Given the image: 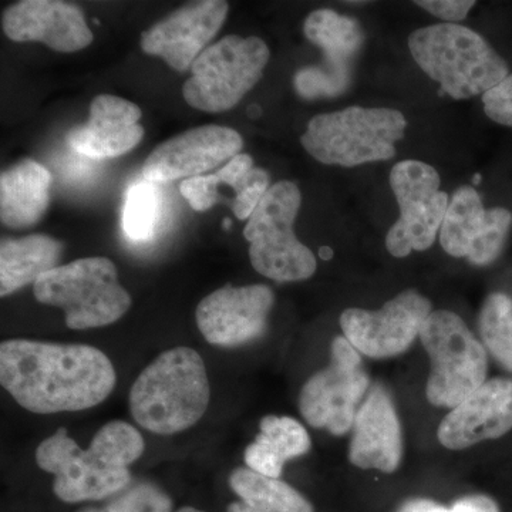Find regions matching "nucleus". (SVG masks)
Segmentation results:
<instances>
[{"instance_id": "obj_31", "label": "nucleus", "mask_w": 512, "mask_h": 512, "mask_svg": "<svg viewBox=\"0 0 512 512\" xmlns=\"http://www.w3.org/2000/svg\"><path fill=\"white\" fill-rule=\"evenodd\" d=\"M421 9L431 15L446 20V23H456L467 18L468 12L476 6L473 0H420L416 2Z\"/></svg>"}, {"instance_id": "obj_5", "label": "nucleus", "mask_w": 512, "mask_h": 512, "mask_svg": "<svg viewBox=\"0 0 512 512\" xmlns=\"http://www.w3.org/2000/svg\"><path fill=\"white\" fill-rule=\"evenodd\" d=\"M406 128L399 110L348 107L313 117L301 141L320 163L356 167L393 158Z\"/></svg>"}, {"instance_id": "obj_26", "label": "nucleus", "mask_w": 512, "mask_h": 512, "mask_svg": "<svg viewBox=\"0 0 512 512\" xmlns=\"http://www.w3.org/2000/svg\"><path fill=\"white\" fill-rule=\"evenodd\" d=\"M229 485L239 501L229 504L227 512H315L313 505L292 485L262 476L248 467L232 471Z\"/></svg>"}, {"instance_id": "obj_10", "label": "nucleus", "mask_w": 512, "mask_h": 512, "mask_svg": "<svg viewBox=\"0 0 512 512\" xmlns=\"http://www.w3.org/2000/svg\"><path fill=\"white\" fill-rule=\"evenodd\" d=\"M370 379L360 353L345 336H336L330 363L313 375L299 396V412L309 426L343 436L352 430Z\"/></svg>"}, {"instance_id": "obj_12", "label": "nucleus", "mask_w": 512, "mask_h": 512, "mask_svg": "<svg viewBox=\"0 0 512 512\" xmlns=\"http://www.w3.org/2000/svg\"><path fill=\"white\" fill-rule=\"evenodd\" d=\"M431 312L429 299L416 291H403L379 311L346 309L340 316V328L360 355L387 359L406 352L420 338Z\"/></svg>"}, {"instance_id": "obj_11", "label": "nucleus", "mask_w": 512, "mask_h": 512, "mask_svg": "<svg viewBox=\"0 0 512 512\" xmlns=\"http://www.w3.org/2000/svg\"><path fill=\"white\" fill-rule=\"evenodd\" d=\"M390 187L400 217L387 232V251L396 258L427 251L440 234L450 204L447 192L440 190L439 173L423 161H402L392 168Z\"/></svg>"}, {"instance_id": "obj_8", "label": "nucleus", "mask_w": 512, "mask_h": 512, "mask_svg": "<svg viewBox=\"0 0 512 512\" xmlns=\"http://www.w3.org/2000/svg\"><path fill=\"white\" fill-rule=\"evenodd\" d=\"M420 340L431 360L426 394L433 406L454 409L487 382L484 345L457 313L431 312Z\"/></svg>"}, {"instance_id": "obj_3", "label": "nucleus", "mask_w": 512, "mask_h": 512, "mask_svg": "<svg viewBox=\"0 0 512 512\" xmlns=\"http://www.w3.org/2000/svg\"><path fill=\"white\" fill-rule=\"evenodd\" d=\"M210 380L202 357L191 348L157 356L130 390V412L138 426L170 436L191 429L207 412Z\"/></svg>"}, {"instance_id": "obj_24", "label": "nucleus", "mask_w": 512, "mask_h": 512, "mask_svg": "<svg viewBox=\"0 0 512 512\" xmlns=\"http://www.w3.org/2000/svg\"><path fill=\"white\" fill-rule=\"evenodd\" d=\"M311 447V437L298 420L265 416L254 443L245 450V463L262 476L279 478L289 460L303 456Z\"/></svg>"}, {"instance_id": "obj_9", "label": "nucleus", "mask_w": 512, "mask_h": 512, "mask_svg": "<svg viewBox=\"0 0 512 512\" xmlns=\"http://www.w3.org/2000/svg\"><path fill=\"white\" fill-rule=\"evenodd\" d=\"M268 62V46L259 37H224L192 63L184 99L207 113L232 109L261 80Z\"/></svg>"}, {"instance_id": "obj_13", "label": "nucleus", "mask_w": 512, "mask_h": 512, "mask_svg": "<svg viewBox=\"0 0 512 512\" xmlns=\"http://www.w3.org/2000/svg\"><path fill=\"white\" fill-rule=\"evenodd\" d=\"M512 224L505 208L485 210L473 187H461L448 204L440 229V244L448 255L467 258L471 264H493L503 252Z\"/></svg>"}, {"instance_id": "obj_29", "label": "nucleus", "mask_w": 512, "mask_h": 512, "mask_svg": "<svg viewBox=\"0 0 512 512\" xmlns=\"http://www.w3.org/2000/svg\"><path fill=\"white\" fill-rule=\"evenodd\" d=\"M77 512H173V500L157 485L138 483L121 491L107 504L90 505Z\"/></svg>"}, {"instance_id": "obj_19", "label": "nucleus", "mask_w": 512, "mask_h": 512, "mask_svg": "<svg viewBox=\"0 0 512 512\" xmlns=\"http://www.w3.org/2000/svg\"><path fill=\"white\" fill-rule=\"evenodd\" d=\"M3 30L15 42H40L72 53L93 42L82 10L56 0H23L3 13Z\"/></svg>"}, {"instance_id": "obj_14", "label": "nucleus", "mask_w": 512, "mask_h": 512, "mask_svg": "<svg viewBox=\"0 0 512 512\" xmlns=\"http://www.w3.org/2000/svg\"><path fill=\"white\" fill-rule=\"evenodd\" d=\"M303 32L313 45L322 47L326 62L296 74V89L306 99L343 92L349 82L350 60L365 40L359 22L335 10L319 9L306 18Z\"/></svg>"}, {"instance_id": "obj_18", "label": "nucleus", "mask_w": 512, "mask_h": 512, "mask_svg": "<svg viewBox=\"0 0 512 512\" xmlns=\"http://www.w3.org/2000/svg\"><path fill=\"white\" fill-rule=\"evenodd\" d=\"M512 430V379L487 380L441 421L437 437L448 450H463Z\"/></svg>"}, {"instance_id": "obj_17", "label": "nucleus", "mask_w": 512, "mask_h": 512, "mask_svg": "<svg viewBox=\"0 0 512 512\" xmlns=\"http://www.w3.org/2000/svg\"><path fill=\"white\" fill-rule=\"evenodd\" d=\"M227 15V2L192 3L146 30L141 36V47L147 55L163 57L168 66L184 72L217 35Z\"/></svg>"}, {"instance_id": "obj_22", "label": "nucleus", "mask_w": 512, "mask_h": 512, "mask_svg": "<svg viewBox=\"0 0 512 512\" xmlns=\"http://www.w3.org/2000/svg\"><path fill=\"white\" fill-rule=\"evenodd\" d=\"M224 187L234 191L232 208L238 220H247L269 190V174L262 168H255L254 160L248 154H238L218 173L188 178L180 190L192 210L204 212L224 200Z\"/></svg>"}, {"instance_id": "obj_4", "label": "nucleus", "mask_w": 512, "mask_h": 512, "mask_svg": "<svg viewBox=\"0 0 512 512\" xmlns=\"http://www.w3.org/2000/svg\"><path fill=\"white\" fill-rule=\"evenodd\" d=\"M407 43L420 69L456 100L484 96L510 74L503 57L466 26H427L414 30Z\"/></svg>"}, {"instance_id": "obj_25", "label": "nucleus", "mask_w": 512, "mask_h": 512, "mask_svg": "<svg viewBox=\"0 0 512 512\" xmlns=\"http://www.w3.org/2000/svg\"><path fill=\"white\" fill-rule=\"evenodd\" d=\"M62 242L46 235L3 239L0 245V295L8 296L57 268Z\"/></svg>"}, {"instance_id": "obj_27", "label": "nucleus", "mask_w": 512, "mask_h": 512, "mask_svg": "<svg viewBox=\"0 0 512 512\" xmlns=\"http://www.w3.org/2000/svg\"><path fill=\"white\" fill-rule=\"evenodd\" d=\"M484 348L494 359L512 372V299L505 293H491L478 319Z\"/></svg>"}, {"instance_id": "obj_2", "label": "nucleus", "mask_w": 512, "mask_h": 512, "mask_svg": "<svg viewBox=\"0 0 512 512\" xmlns=\"http://www.w3.org/2000/svg\"><path fill=\"white\" fill-rule=\"evenodd\" d=\"M143 436L126 421L104 424L83 450L59 429L37 447V466L53 474V491L64 503L104 500L126 490L128 467L143 456Z\"/></svg>"}, {"instance_id": "obj_34", "label": "nucleus", "mask_w": 512, "mask_h": 512, "mask_svg": "<svg viewBox=\"0 0 512 512\" xmlns=\"http://www.w3.org/2000/svg\"><path fill=\"white\" fill-rule=\"evenodd\" d=\"M330 254H332V252H330V249L328 248H322L320 249V256H322L323 259H329L330 258Z\"/></svg>"}, {"instance_id": "obj_15", "label": "nucleus", "mask_w": 512, "mask_h": 512, "mask_svg": "<svg viewBox=\"0 0 512 512\" xmlns=\"http://www.w3.org/2000/svg\"><path fill=\"white\" fill-rule=\"evenodd\" d=\"M274 302L266 285L224 286L198 303V329L211 345H245L265 332Z\"/></svg>"}, {"instance_id": "obj_20", "label": "nucleus", "mask_w": 512, "mask_h": 512, "mask_svg": "<svg viewBox=\"0 0 512 512\" xmlns=\"http://www.w3.org/2000/svg\"><path fill=\"white\" fill-rule=\"evenodd\" d=\"M402 457V424L392 397L382 386H373L353 423L350 463L362 470L390 474L399 468Z\"/></svg>"}, {"instance_id": "obj_32", "label": "nucleus", "mask_w": 512, "mask_h": 512, "mask_svg": "<svg viewBox=\"0 0 512 512\" xmlns=\"http://www.w3.org/2000/svg\"><path fill=\"white\" fill-rule=\"evenodd\" d=\"M453 512H500V507L488 495H468L451 507Z\"/></svg>"}, {"instance_id": "obj_33", "label": "nucleus", "mask_w": 512, "mask_h": 512, "mask_svg": "<svg viewBox=\"0 0 512 512\" xmlns=\"http://www.w3.org/2000/svg\"><path fill=\"white\" fill-rule=\"evenodd\" d=\"M397 512H453L451 508L444 507L434 501L426 498H416V500L406 501Z\"/></svg>"}, {"instance_id": "obj_7", "label": "nucleus", "mask_w": 512, "mask_h": 512, "mask_svg": "<svg viewBox=\"0 0 512 512\" xmlns=\"http://www.w3.org/2000/svg\"><path fill=\"white\" fill-rule=\"evenodd\" d=\"M302 195L291 181L269 188L244 229L249 258L256 272L276 282H298L316 272V258L303 245L293 222L301 208Z\"/></svg>"}, {"instance_id": "obj_6", "label": "nucleus", "mask_w": 512, "mask_h": 512, "mask_svg": "<svg viewBox=\"0 0 512 512\" xmlns=\"http://www.w3.org/2000/svg\"><path fill=\"white\" fill-rule=\"evenodd\" d=\"M33 292L43 305L63 309L66 325L74 330L111 325L131 306L116 265L103 256L57 266L37 279Z\"/></svg>"}, {"instance_id": "obj_16", "label": "nucleus", "mask_w": 512, "mask_h": 512, "mask_svg": "<svg viewBox=\"0 0 512 512\" xmlns=\"http://www.w3.org/2000/svg\"><path fill=\"white\" fill-rule=\"evenodd\" d=\"M244 141L228 127L192 128L158 146L147 158L143 177L150 183H167L211 171L231 161L242 150Z\"/></svg>"}, {"instance_id": "obj_1", "label": "nucleus", "mask_w": 512, "mask_h": 512, "mask_svg": "<svg viewBox=\"0 0 512 512\" xmlns=\"http://www.w3.org/2000/svg\"><path fill=\"white\" fill-rule=\"evenodd\" d=\"M0 382L29 412H80L103 403L117 376L100 349L10 339L0 345Z\"/></svg>"}, {"instance_id": "obj_23", "label": "nucleus", "mask_w": 512, "mask_h": 512, "mask_svg": "<svg viewBox=\"0 0 512 512\" xmlns=\"http://www.w3.org/2000/svg\"><path fill=\"white\" fill-rule=\"evenodd\" d=\"M52 175L36 161L26 160L0 177V218L6 227L25 229L42 220L49 207Z\"/></svg>"}, {"instance_id": "obj_30", "label": "nucleus", "mask_w": 512, "mask_h": 512, "mask_svg": "<svg viewBox=\"0 0 512 512\" xmlns=\"http://www.w3.org/2000/svg\"><path fill=\"white\" fill-rule=\"evenodd\" d=\"M484 111L501 126L512 127V73L483 96Z\"/></svg>"}, {"instance_id": "obj_28", "label": "nucleus", "mask_w": 512, "mask_h": 512, "mask_svg": "<svg viewBox=\"0 0 512 512\" xmlns=\"http://www.w3.org/2000/svg\"><path fill=\"white\" fill-rule=\"evenodd\" d=\"M163 214V192L156 183L144 181L128 190L123 211V229L133 241H148L156 235Z\"/></svg>"}, {"instance_id": "obj_35", "label": "nucleus", "mask_w": 512, "mask_h": 512, "mask_svg": "<svg viewBox=\"0 0 512 512\" xmlns=\"http://www.w3.org/2000/svg\"><path fill=\"white\" fill-rule=\"evenodd\" d=\"M175 512H204V511L197 510V508H194V507H183V508H180V510L175 511Z\"/></svg>"}, {"instance_id": "obj_21", "label": "nucleus", "mask_w": 512, "mask_h": 512, "mask_svg": "<svg viewBox=\"0 0 512 512\" xmlns=\"http://www.w3.org/2000/svg\"><path fill=\"white\" fill-rule=\"evenodd\" d=\"M140 107L121 97L101 94L90 106L89 120L67 136L76 153L90 158L123 156L140 143L144 128L138 124Z\"/></svg>"}]
</instances>
